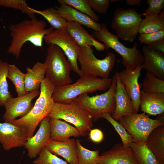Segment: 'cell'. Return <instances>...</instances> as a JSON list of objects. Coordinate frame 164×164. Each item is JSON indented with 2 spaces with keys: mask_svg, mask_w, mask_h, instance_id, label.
Wrapping results in <instances>:
<instances>
[{
  "mask_svg": "<svg viewBox=\"0 0 164 164\" xmlns=\"http://www.w3.org/2000/svg\"><path fill=\"white\" fill-rule=\"evenodd\" d=\"M46 22L35 17L25 19L15 24H10L9 29L12 38L7 52L18 59L21 49L27 42L34 46L42 47L45 36L54 29L52 27L46 28Z\"/></svg>",
  "mask_w": 164,
  "mask_h": 164,
  "instance_id": "obj_1",
  "label": "cell"
},
{
  "mask_svg": "<svg viewBox=\"0 0 164 164\" xmlns=\"http://www.w3.org/2000/svg\"><path fill=\"white\" fill-rule=\"evenodd\" d=\"M55 87L45 78L41 83L39 96L32 109L25 116L15 119L12 123L23 128L28 138L33 135L37 125L51 112L56 103L52 97Z\"/></svg>",
  "mask_w": 164,
  "mask_h": 164,
  "instance_id": "obj_2",
  "label": "cell"
},
{
  "mask_svg": "<svg viewBox=\"0 0 164 164\" xmlns=\"http://www.w3.org/2000/svg\"><path fill=\"white\" fill-rule=\"evenodd\" d=\"M112 79H103L89 75L80 77L74 83L62 86H55L52 97L55 102L69 103L79 96L97 91H105L110 87Z\"/></svg>",
  "mask_w": 164,
  "mask_h": 164,
  "instance_id": "obj_3",
  "label": "cell"
},
{
  "mask_svg": "<svg viewBox=\"0 0 164 164\" xmlns=\"http://www.w3.org/2000/svg\"><path fill=\"white\" fill-rule=\"evenodd\" d=\"M92 33L98 41L104 43L107 51L111 48L121 56V63L125 69L134 70L143 64L144 57L137 48V43L132 48L126 47L119 40V38L116 35L109 31L105 24H101L99 31H93Z\"/></svg>",
  "mask_w": 164,
  "mask_h": 164,
  "instance_id": "obj_4",
  "label": "cell"
},
{
  "mask_svg": "<svg viewBox=\"0 0 164 164\" xmlns=\"http://www.w3.org/2000/svg\"><path fill=\"white\" fill-rule=\"evenodd\" d=\"M44 63L45 78L55 86H65L72 82L70 77L71 65L58 46L53 44L49 45Z\"/></svg>",
  "mask_w": 164,
  "mask_h": 164,
  "instance_id": "obj_5",
  "label": "cell"
},
{
  "mask_svg": "<svg viewBox=\"0 0 164 164\" xmlns=\"http://www.w3.org/2000/svg\"><path fill=\"white\" fill-rule=\"evenodd\" d=\"M49 116L73 125L82 136L87 135L93 125V120L89 112L74 102L66 104L56 102Z\"/></svg>",
  "mask_w": 164,
  "mask_h": 164,
  "instance_id": "obj_6",
  "label": "cell"
},
{
  "mask_svg": "<svg viewBox=\"0 0 164 164\" xmlns=\"http://www.w3.org/2000/svg\"><path fill=\"white\" fill-rule=\"evenodd\" d=\"M116 58L113 53H108L102 59L97 58L91 47H80L78 57V62L80 70L84 75L108 78L110 73L114 65Z\"/></svg>",
  "mask_w": 164,
  "mask_h": 164,
  "instance_id": "obj_7",
  "label": "cell"
},
{
  "mask_svg": "<svg viewBox=\"0 0 164 164\" xmlns=\"http://www.w3.org/2000/svg\"><path fill=\"white\" fill-rule=\"evenodd\" d=\"M159 115L152 119L143 112L134 113L122 117L119 123L132 136L134 142L145 143L154 129L164 124V113Z\"/></svg>",
  "mask_w": 164,
  "mask_h": 164,
  "instance_id": "obj_8",
  "label": "cell"
},
{
  "mask_svg": "<svg viewBox=\"0 0 164 164\" xmlns=\"http://www.w3.org/2000/svg\"><path fill=\"white\" fill-rule=\"evenodd\" d=\"M112 79L110 87L104 93L92 97L89 96L88 94H84L77 97L73 101L87 110L93 121L101 118V115L103 113L106 112L112 114L114 111V94L116 83L114 75Z\"/></svg>",
  "mask_w": 164,
  "mask_h": 164,
  "instance_id": "obj_9",
  "label": "cell"
},
{
  "mask_svg": "<svg viewBox=\"0 0 164 164\" xmlns=\"http://www.w3.org/2000/svg\"><path fill=\"white\" fill-rule=\"evenodd\" d=\"M142 16L135 8L116 9L111 26L118 38L132 43L138 33Z\"/></svg>",
  "mask_w": 164,
  "mask_h": 164,
  "instance_id": "obj_10",
  "label": "cell"
},
{
  "mask_svg": "<svg viewBox=\"0 0 164 164\" xmlns=\"http://www.w3.org/2000/svg\"><path fill=\"white\" fill-rule=\"evenodd\" d=\"M43 40L48 45L53 44L60 48L70 62L72 70L80 77L84 75L78 64V57L80 47L66 29L54 30L45 36Z\"/></svg>",
  "mask_w": 164,
  "mask_h": 164,
  "instance_id": "obj_11",
  "label": "cell"
},
{
  "mask_svg": "<svg viewBox=\"0 0 164 164\" xmlns=\"http://www.w3.org/2000/svg\"><path fill=\"white\" fill-rule=\"evenodd\" d=\"M39 94L40 91L37 90L29 92L22 96L8 99L3 106L5 109L3 120L5 122L12 123L16 118L25 116L34 106L32 100Z\"/></svg>",
  "mask_w": 164,
  "mask_h": 164,
  "instance_id": "obj_12",
  "label": "cell"
},
{
  "mask_svg": "<svg viewBox=\"0 0 164 164\" xmlns=\"http://www.w3.org/2000/svg\"><path fill=\"white\" fill-rule=\"evenodd\" d=\"M28 138L26 132L21 127L11 123L0 122V143L5 150L24 146Z\"/></svg>",
  "mask_w": 164,
  "mask_h": 164,
  "instance_id": "obj_13",
  "label": "cell"
},
{
  "mask_svg": "<svg viewBox=\"0 0 164 164\" xmlns=\"http://www.w3.org/2000/svg\"><path fill=\"white\" fill-rule=\"evenodd\" d=\"M142 66L134 70L125 69L119 72L121 81L130 97L134 113H138L140 104V86L138 80Z\"/></svg>",
  "mask_w": 164,
  "mask_h": 164,
  "instance_id": "obj_14",
  "label": "cell"
},
{
  "mask_svg": "<svg viewBox=\"0 0 164 164\" xmlns=\"http://www.w3.org/2000/svg\"><path fill=\"white\" fill-rule=\"evenodd\" d=\"M50 118H44L40 122L36 134L28 138L24 147L27 151V155L31 159H35L42 149L50 140Z\"/></svg>",
  "mask_w": 164,
  "mask_h": 164,
  "instance_id": "obj_15",
  "label": "cell"
},
{
  "mask_svg": "<svg viewBox=\"0 0 164 164\" xmlns=\"http://www.w3.org/2000/svg\"><path fill=\"white\" fill-rule=\"evenodd\" d=\"M97 164H138L130 147L126 148L122 143L114 145L111 149L99 156Z\"/></svg>",
  "mask_w": 164,
  "mask_h": 164,
  "instance_id": "obj_16",
  "label": "cell"
},
{
  "mask_svg": "<svg viewBox=\"0 0 164 164\" xmlns=\"http://www.w3.org/2000/svg\"><path fill=\"white\" fill-rule=\"evenodd\" d=\"M114 76L116 83L114 94L115 108L111 115L113 118L117 121L123 116L135 113L131 100L121 81L119 72H116Z\"/></svg>",
  "mask_w": 164,
  "mask_h": 164,
  "instance_id": "obj_17",
  "label": "cell"
},
{
  "mask_svg": "<svg viewBox=\"0 0 164 164\" xmlns=\"http://www.w3.org/2000/svg\"><path fill=\"white\" fill-rule=\"evenodd\" d=\"M66 29L80 47L93 46L98 52L103 51L105 49L103 44L99 42L78 23L67 21Z\"/></svg>",
  "mask_w": 164,
  "mask_h": 164,
  "instance_id": "obj_18",
  "label": "cell"
},
{
  "mask_svg": "<svg viewBox=\"0 0 164 164\" xmlns=\"http://www.w3.org/2000/svg\"><path fill=\"white\" fill-rule=\"evenodd\" d=\"M142 53L144 61L142 67L159 79L164 80V53L144 46Z\"/></svg>",
  "mask_w": 164,
  "mask_h": 164,
  "instance_id": "obj_19",
  "label": "cell"
},
{
  "mask_svg": "<svg viewBox=\"0 0 164 164\" xmlns=\"http://www.w3.org/2000/svg\"><path fill=\"white\" fill-rule=\"evenodd\" d=\"M45 147L52 153L64 158L69 164H78L76 141L74 139L64 142L50 140Z\"/></svg>",
  "mask_w": 164,
  "mask_h": 164,
  "instance_id": "obj_20",
  "label": "cell"
},
{
  "mask_svg": "<svg viewBox=\"0 0 164 164\" xmlns=\"http://www.w3.org/2000/svg\"><path fill=\"white\" fill-rule=\"evenodd\" d=\"M56 10L67 21L73 22L83 25L93 31H99L101 24L94 21L90 17L69 5L62 4Z\"/></svg>",
  "mask_w": 164,
  "mask_h": 164,
  "instance_id": "obj_21",
  "label": "cell"
},
{
  "mask_svg": "<svg viewBox=\"0 0 164 164\" xmlns=\"http://www.w3.org/2000/svg\"><path fill=\"white\" fill-rule=\"evenodd\" d=\"M139 108L143 113L156 115L164 112V93H146L141 91Z\"/></svg>",
  "mask_w": 164,
  "mask_h": 164,
  "instance_id": "obj_22",
  "label": "cell"
},
{
  "mask_svg": "<svg viewBox=\"0 0 164 164\" xmlns=\"http://www.w3.org/2000/svg\"><path fill=\"white\" fill-rule=\"evenodd\" d=\"M50 125L51 140L64 142L71 137L80 136L76 127L60 119L50 118Z\"/></svg>",
  "mask_w": 164,
  "mask_h": 164,
  "instance_id": "obj_23",
  "label": "cell"
},
{
  "mask_svg": "<svg viewBox=\"0 0 164 164\" xmlns=\"http://www.w3.org/2000/svg\"><path fill=\"white\" fill-rule=\"evenodd\" d=\"M145 143L160 164H164V124L151 132Z\"/></svg>",
  "mask_w": 164,
  "mask_h": 164,
  "instance_id": "obj_24",
  "label": "cell"
},
{
  "mask_svg": "<svg viewBox=\"0 0 164 164\" xmlns=\"http://www.w3.org/2000/svg\"><path fill=\"white\" fill-rule=\"evenodd\" d=\"M26 73L25 87L28 93L39 90L42 81L45 78L44 63L37 62L32 68L28 67Z\"/></svg>",
  "mask_w": 164,
  "mask_h": 164,
  "instance_id": "obj_25",
  "label": "cell"
},
{
  "mask_svg": "<svg viewBox=\"0 0 164 164\" xmlns=\"http://www.w3.org/2000/svg\"><path fill=\"white\" fill-rule=\"evenodd\" d=\"M130 147L138 164H160L145 142H133Z\"/></svg>",
  "mask_w": 164,
  "mask_h": 164,
  "instance_id": "obj_26",
  "label": "cell"
},
{
  "mask_svg": "<svg viewBox=\"0 0 164 164\" xmlns=\"http://www.w3.org/2000/svg\"><path fill=\"white\" fill-rule=\"evenodd\" d=\"M164 30V10L158 15L143 19L138 33H149Z\"/></svg>",
  "mask_w": 164,
  "mask_h": 164,
  "instance_id": "obj_27",
  "label": "cell"
},
{
  "mask_svg": "<svg viewBox=\"0 0 164 164\" xmlns=\"http://www.w3.org/2000/svg\"><path fill=\"white\" fill-rule=\"evenodd\" d=\"M34 13L43 16L54 30L65 29L67 21L57 11L56 9L48 8L45 10H38L32 8Z\"/></svg>",
  "mask_w": 164,
  "mask_h": 164,
  "instance_id": "obj_28",
  "label": "cell"
},
{
  "mask_svg": "<svg viewBox=\"0 0 164 164\" xmlns=\"http://www.w3.org/2000/svg\"><path fill=\"white\" fill-rule=\"evenodd\" d=\"M7 77L14 84L18 97L22 96L29 93L25 87L26 74L16 66L9 64Z\"/></svg>",
  "mask_w": 164,
  "mask_h": 164,
  "instance_id": "obj_29",
  "label": "cell"
},
{
  "mask_svg": "<svg viewBox=\"0 0 164 164\" xmlns=\"http://www.w3.org/2000/svg\"><path fill=\"white\" fill-rule=\"evenodd\" d=\"M76 141L78 164H97L99 151L89 150L81 145L80 140L77 139Z\"/></svg>",
  "mask_w": 164,
  "mask_h": 164,
  "instance_id": "obj_30",
  "label": "cell"
},
{
  "mask_svg": "<svg viewBox=\"0 0 164 164\" xmlns=\"http://www.w3.org/2000/svg\"><path fill=\"white\" fill-rule=\"evenodd\" d=\"M100 117L101 118L106 120L112 125L120 137L124 146L126 148L130 147L132 143L134 142L133 139L124 126L113 119L111 114L109 113H103L101 115Z\"/></svg>",
  "mask_w": 164,
  "mask_h": 164,
  "instance_id": "obj_31",
  "label": "cell"
},
{
  "mask_svg": "<svg viewBox=\"0 0 164 164\" xmlns=\"http://www.w3.org/2000/svg\"><path fill=\"white\" fill-rule=\"evenodd\" d=\"M9 65L0 60V106H3L6 101L12 97L7 80Z\"/></svg>",
  "mask_w": 164,
  "mask_h": 164,
  "instance_id": "obj_32",
  "label": "cell"
},
{
  "mask_svg": "<svg viewBox=\"0 0 164 164\" xmlns=\"http://www.w3.org/2000/svg\"><path fill=\"white\" fill-rule=\"evenodd\" d=\"M60 5L65 4L73 8L90 17L97 22L99 19L98 15L90 7L88 0H57Z\"/></svg>",
  "mask_w": 164,
  "mask_h": 164,
  "instance_id": "obj_33",
  "label": "cell"
},
{
  "mask_svg": "<svg viewBox=\"0 0 164 164\" xmlns=\"http://www.w3.org/2000/svg\"><path fill=\"white\" fill-rule=\"evenodd\" d=\"M142 91L146 93H164V80L156 77L147 72L142 84Z\"/></svg>",
  "mask_w": 164,
  "mask_h": 164,
  "instance_id": "obj_34",
  "label": "cell"
},
{
  "mask_svg": "<svg viewBox=\"0 0 164 164\" xmlns=\"http://www.w3.org/2000/svg\"><path fill=\"white\" fill-rule=\"evenodd\" d=\"M0 6L19 10L31 19L35 17L32 8L29 7L25 0H0Z\"/></svg>",
  "mask_w": 164,
  "mask_h": 164,
  "instance_id": "obj_35",
  "label": "cell"
},
{
  "mask_svg": "<svg viewBox=\"0 0 164 164\" xmlns=\"http://www.w3.org/2000/svg\"><path fill=\"white\" fill-rule=\"evenodd\" d=\"M34 164H69L67 161L50 152L45 146L41 150L38 157L33 162Z\"/></svg>",
  "mask_w": 164,
  "mask_h": 164,
  "instance_id": "obj_36",
  "label": "cell"
},
{
  "mask_svg": "<svg viewBox=\"0 0 164 164\" xmlns=\"http://www.w3.org/2000/svg\"><path fill=\"white\" fill-rule=\"evenodd\" d=\"M149 7L142 13L145 18L159 15L164 10V0H147Z\"/></svg>",
  "mask_w": 164,
  "mask_h": 164,
  "instance_id": "obj_37",
  "label": "cell"
},
{
  "mask_svg": "<svg viewBox=\"0 0 164 164\" xmlns=\"http://www.w3.org/2000/svg\"><path fill=\"white\" fill-rule=\"evenodd\" d=\"M138 40L140 43L147 45L164 40V30L153 33L140 34Z\"/></svg>",
  "mask_w": 164,
  "mask_h": 164,
  "instance_id": "obj_38",
  "label": "cell"
},
{
  "mask_svg": "<svg viewBox=\"0 0 164 164\" xmlns=\"http://www.w3.org/2000/svg\"><path fill=\"white\" fill-rule=\"evenodd\" d=\"M90 7L100 14H105L110 5V0H88Z\"/></svg>",
  "mask_w": 164,
  "mask_h": 164,
  "instance_id": "obj_39",
  "label": "cell"
},
{
  "mask_svg": "<svg viewBox=\"0 0 164 164\" xmlns=\"http://www.w3.org/2000/svg\"><path fill=\"white\" fill-rule=\"evenodd\" d=\"M90 139L96 143L101 142L104 138V134L98 128L91 129L89 132Z\"/></svg>",
  "mask_w": 164,
  "mask_h": 164,
  "instance_id": "obj_40",
  "label": "cell"
},
{
  "mask_svg": "<svg viewBox=\"0 0 164 164\" xmlns=\"http://www.w3.org/2000/svg\"><path fill=\"white\" fill-rule=\"evenodd\" d=\"M146 47L150 49L164 53V40L147 45Z\"/></svg>",
  "mask_w": 164,
  "mask_h": 164,
  "instance_id": "obj_41",
  "label": "cell"
},
{
  "mask_svg": "<svg viewBox=\"0 0 164 164\" xmlns=\"http://www.w3.org/2000/svg\"><path fill=\"white\" fill-rule=\"evenodd\" d=\"M142 1L141 0H126V2L128 5L131 6L140 5Z\"/></svg>",
  "mask_w": 164,
  "mask_h": 164,
  "instance_id": "obj_42",
  "label": "cell"
},
{
  "mask_svg": "<svg viewBox=\"0 0 164 164\" xmlns=\"http://www.w3.org/2000/svg\"><path fill=\"white\" fill-rule=\"evenodd\" d=\"M120 1L119 0H111L110 2L114 3Z\"/></svg>",
  "mask_w": 164,
  "mask_h": 164,
  "instance_id": "obj_43",
  "label": "cell"
},
{
  "mask_svg": "<svg viewBox=\"0 0 164 164\" xmlns=\"http://www.w3.org/2000/svg\"><path fill=\"white\" fill-rule=\"evenodd\" d=\"M18 164H19V163H18Z\"/></svg>",
  "mask_w": 164,
  "mask_h": 164,
  "instance_id": "obj_44",
  "label": "cell"
}]
</instances>
